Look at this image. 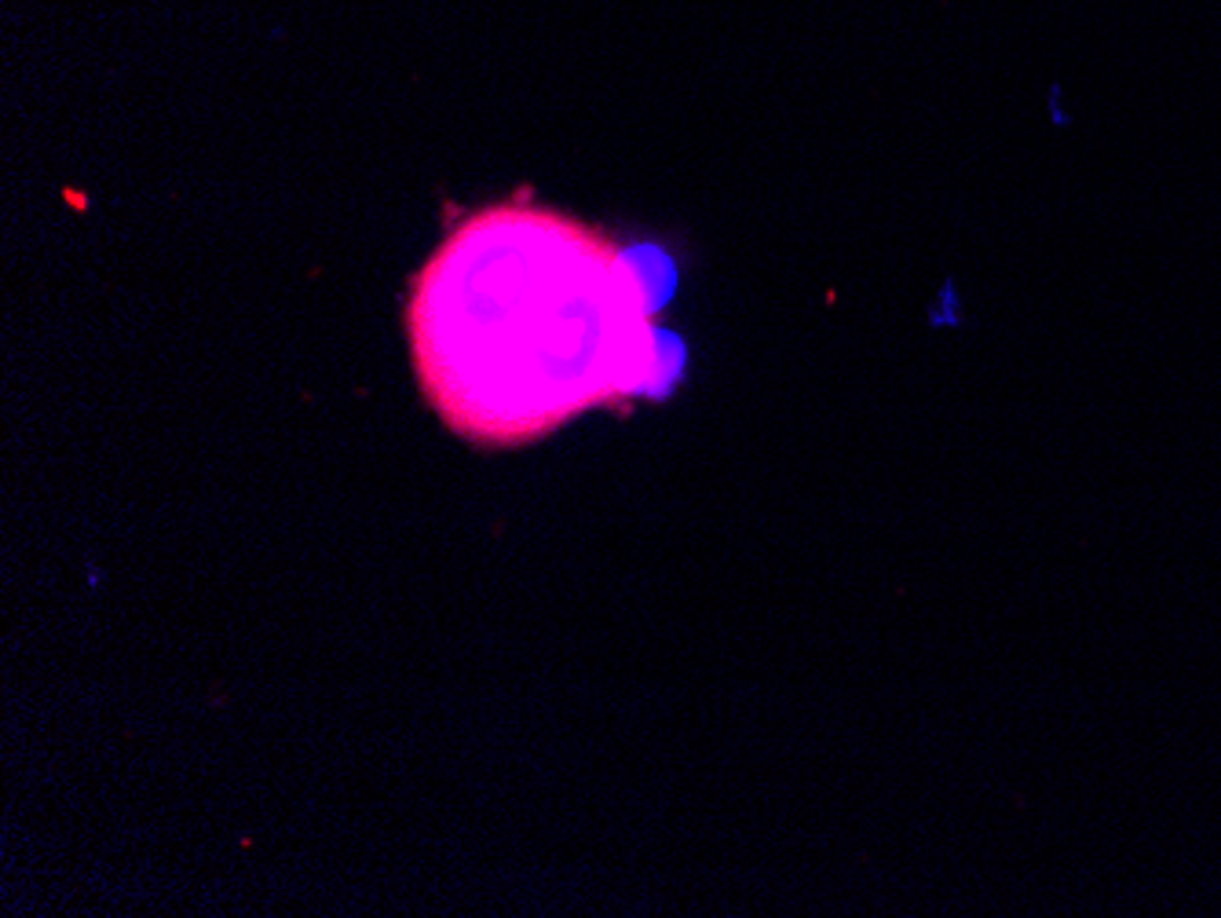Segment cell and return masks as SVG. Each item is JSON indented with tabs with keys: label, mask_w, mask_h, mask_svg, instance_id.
I'll return each mask as SVG.
<instances>
[{
	"label": "cell",
	"mask_w": 1221,
	"mask_h": 918,
	"mask_svg": "<svg viewBox=\"0 0 1221 918\" xmlns=\"http://www.w3.org/2000/svg\"><path fill=\"white\" fill-rule=\"evenodd\" d=\"M406 341L432 414L476 447H527L589 410L629 414L662 374L637 264L531 191L446 231L410 282Z\"/></svg>",
	"instance_id": "1"
}]
</instances>
